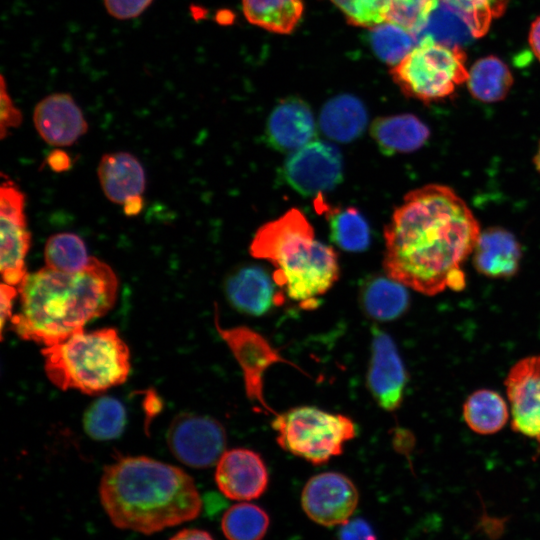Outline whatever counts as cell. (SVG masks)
<instances>
[{
    "label": "cell",
    "instance_id": "obj_27",
    "mask_svg": "<svg viewBox=\"0 0 540 540\" xmlns=\"http://www.w3.org/2000/svg\"><path fill=\"white\" fill-rule=\"evenodd\" d=\"M466 82L475 99L484 103H495L508 95L513 76L508 66L498 57L486 56L473 64Z\"/></svg>",
    "mask_w": 540,
    "mask_h": 540
},
{
    "label": "cell",
    "instance_id": "obj_33",
    "mask_svg": "<svg viewBox=\"0 0 540 540\" xmlns=\"http://www.w3.org/2000/svg\"><path fill=\"white\" fill-rule=\"evenodd\" d=\"M370 31L372 50L391 67L401 62L417 45L410 30L390 21H384Z\"/></svg>",
    "mask_w": 540,
    "mask_h": 540
},
{
    "label": "cell",
    "instance_id": "obj_39",
    "mask_svg": "<svg viewBox=\"0 0 540 540\" xmlns=\"http://www.w3.org/2000/svg\"><path fill=\"white\" fill-rule=\"evenodd\" d=\"M339 540H377L371 525L362 518L348 520L342 524Z\"/></svg>",
    "mask_w": 540,
    "mask_h": 540
},
{
    "label": "cell",
    "instance_id": "obj_45",
    "mask_svg": "<svg viewBox=\"0 0 540 540\" xmlns=\"http://www.w3.org/2000/svg\"><path fill=\"white\" fill-rule=\"evenodd\" d=\"M533 163H534V166H535L537 172L540 174V142H539V145L537 147V151L535 153V156L533 158Z\"/></svg>",
    "mask_w": 540,
    "mask_h": 540
},
{
    "label": "cell",
    "instance_id": "obj_35",
    "mask_svg": "<svg viewBox=\"0 0 540 540\" xmlns=\"http://www.w3.org/2000/svg\"><path fill=\"white\" fill-rule=\"evenodd\" d=\"M352 26L371 29L387 20L389 0H329Z\"/></svg>",
    "mask_w": 540,
    "mask_h": 540
},
{
    "label": "cell",
    "instance_id": "obj_38",
    "mask_svg": "<svg viewBox=\"0 0 540 540\" xmlns=\"http://www.w3.org/2000/svg\"><path fill=\"white\" fill-rule=\"evenodd\" d=\"M153 0H103L107 13L117 20H131L143 14Z\"/></svg>",
    "mask_w": 540,
    "mask_h": 540
},
{
    "label": "cell",
    "instance_id": "obj_1",
    "mask_svg": "<svg viewBox=\"0 0 540 540\" xmlns=\"http://www.w3.org/2000/svg\"><path fill=\"white\" fill-rule=\"evenodd\" d=\"M481 233L474 213L451 187L427 184L409 191L384 227L388 277L421 294L465 287L463 263Z\"/></svg>",
    "mask_w": 540,
    "mask_h": 540
},
{
    "label": "cell",
    "instance_id": "obj_41",
    "mask_svg": "<svg viewBox=\"0 0 540 540\" xmlns=\"http://www.w3.org/2000/svg\"><path fill=\"white\" fill-rule=\"evenodd\" d=\"M50 168L56 172L67 170L71 166L70 157L61 150H55L48 156Z\"/></svg>",
    "mask_w": 540,
    "mask_h": 540
},
{
    "label": "cell",
    "instance_id": "obj_37",
    "mask_svg": "<svg viewBox=\"0 0 540 540\" xmlns=\"http://www.w3.org/2000/svg\"><path fill=\"white\" fill-rule=\"evenodd\" d=\"M0 102V136L1 139H4L8 134L9 129L18 127L21 124L22 113L15 106L11 96L9 95L3 75H1Z\"/></svg>",
    "mask_w": 540,
    "mask_h": 540
},
{
    "label": "cell",
    "instance_id": "obj_40",
    "mask_svg": "<svg viewBox=\"0 0 540 540\" xmlns=\"http://www.w3.org/2000/svg\"><path fill=\"white\" fill-rule=\"evenodd\" d=\"M0 297H1V334L3 335V330L5 328V323L11 320L12 318V307L13 301L17 296L19 291L16 290L15 286L8 285L6 283L1 284L0 288Z\"/></svg>",
    "mask_w": 540,
    "mask_h": 540
},
{
    "label": "cell",
    "instance_id": "obj_18",
    "mask_svg": "<svg viewBox=\"0 0 540 540\" xmlns=\"http://www.w3.org/2000/svg\"><path fill=\"white\" fill-rule=\"evenodd\" d=\"M314 229L306 216L292 208L279 218L262 225L250 244V254L275 265L301 243L314 239Z\"/></svg>",
    "mask_w": 540,
    "mask_h": 540
},
{
    "label": "cell",
    "instance_id": "obj_20",
    "mask_svg": "<svg viewBox=\"0 0 540 540\" xmlns=\"http://www.w3.org/2000/svg\"><path fill=\"white\" fill-rule=\"evenodd\" d=\"M97 176L104 195L116 204H124L145 191L144 168L129 152L104 154L97 167Z\"/></svg>",
    "mask_w": 540,
    "mask_h": 540
},
{
    "label": "cell",
    "instance_id": "obj_12",
    "mask_svg": "<svg viewBox=\"0 0 540 540\" xmlns=\"http://www.w3.org/2000/svg\"><path fill=\"white\" fill-rule=\"evenodd\" d=\"M359 493L353 481L339 472H323L305 484L301 504L314 522L332 527L342 525L355 511Z\"/></svg>",
    "mask_w": 540,
    "mask_h": 540
},
{
    "label": "cell",
    "instance_id": "obj_13",
    "mask_svg": "<svg viewBox=\"0 0 540 540\" xmlns=\"http://www.w3.org/2000/svg\"><path fill=\"white\" fill-rule=\"evenodd\" d=\"M367 383L381 408L395 411L400 407L407 384V372L395 342L379 329L373 330Z\"/></svg>",
    "mask_w": 540,
    "mask_h": 540
},
{
    "label": "cell",
    "instance_id": "obj_34",
    "mask_svg": "<svg viewBox=\"0 0 540 540\" xmlns=\"http://www.w3.org/2000/svg\"><path fill=\"white\" fill-rule=\"evenodd\" d=\"M458 11L470 25L475 38L483 36L500 17L509 0H441Z\"/></svg>",
    "mask_w": 540,
    "mask_h": 540
},
{
    "label": "cell",
    "instance_id": "obj_25",
    "mask_svg": "<svg viewBox=\"0 0 540 540\" xmlns=\"http://www.w3.org/2000/svg\"><path fill=\"white\" fill-rule=\"evenodd\" d=\"M406 288L388 276L374 277L368 280L361 290L362 307L372 319L395 320L408 309L409 294Z\"/></svg>",
    "mask_w": 540,
    "mask_h": 540
},
{
    "label": "cell",
    "instance_id": "obj_44",
    "mask_svg": "<svg viewBox=\"0 0 540 540\" xmlns=\"http://www.w3.org/2000/svg\"><path fill=\"white\" fill-rule=\"evenodd\" d=\"M124 212L127 216L137 215L143 207L142 196H135L127 200L124 204Z\"/></svg>",
    "mask_w": 540,
    "mask_h": 540
},
{
    "label": "cell",
    "instance_id": "obj_31",
    "mask_svg": "<svg viewBox=\"0 0 540 540\" xmlns=\"http://www.w3.org/2000/svg\"><path fill=\"white\" fill-rule=\"evenodd\" d=\"M126 424V411L116 398L104 396L94 401L83 417L85 432L95 440L118 438Z\"/></svg>",
    "mask_w": 540,
    "mask_h": 540
},
{
    "label": "cell",
    "instance_id": "obj_5",
    "mask_svg": "<svg viewBox=\"0 0 540 540\" xmlns=\"http://www.w3.org/2000/svg\"><path fill=\"white\" fill-rule=\"evenodd\" d=\"M272 427L282 449L315 465L340 455L345 444L356 436L352 419L313 406L277 415Z\"/></svg>",
    "mask_w": 540,
    "mask_h": 540
},
{
    "label": "cell",
    "instance_id": "obj_42",
    "mask_svg": "<svg viewBox=\"0 0 540 540\" xmlns=\"http://www.w3.org/2000/svg\"><path fill=\"white\" fill-rule=\"evenodd\" d=\"M169 540H214V538L205 530L188 528L178 531Z\"/></svg>",
    "mask_w": 540,
    "mask_h": 540
},
{
    "label": "cell",
    "instance_id": "obj_32",
    "mask_svg": "<svg viewBox=\"0 0 540 540\" xmlns=\"http://www.w3.org/2000/svg\"><path fill=\"white\" fill-rule=\"evenodd\" d=\"M91 256L81 237L62 232L51 235L44 247L46 266L64 273H75L84 269Z\"/></svg>",
    "mask_w": 540,
    "mask_h": 540
},
{
    "label": "cell",
    "instance_id": "obj_4",
    "mask_svg": "<svg viewBox=\"0 0 540 540\" xmlns=\"http://www.w3.org/2000/svg\"><path fill=\"white\" fill-rule=\"evenodd\" d=\"M44 369L59 389L93 395L124 383L130 351L114 328L79 330L66 340L44 346Z\"/></svg>",
    "mask_w": 540,
    "mask_h": 540
},
{
    "label": "cell",
    "instance_id": "obj_26",
    "mask_svg": "<svg viewBox=\"0 0 540 540\" xmlns=\"http://www.w3.org/2000/svg\"><path fill=\"white\" fill-rule=\"evenodd\" d=\"M246 20L271 33H292L302 19L303 0H241Z\"/></svg>",
    "mask_w": 540,
    "mask_h": 540
},
{
    "label": "cell",
    "instance_id": "obj_6",
    "mask_svg": "<svg viewBox=\"0 0 540 540\" xmlns=\"http://www.w3.org/2000/svg\"><path fill=\"white\" fill-rule=\"evenodd\" d=\"M390 74L405 96L427 104L453 95L469 71L463 47L423 42L391 67Z\"/></svg>",
    "mask_w": 540,
    "mask_h": 540
},
{
    "label": "cell",
    "instance_id": "obj_24",
    "mask_svg": "<svg viewBox=\"0 0 540 540\" xmlns=\"http://www.w3.org/2000/svg\"><path fill=\"white\" fill-rule=\"evenodd\" d=\"M368 122L367 110L357 97L349 94L329 99L321 109L319 125L330 139L348 143L358 138Z\"/></svg>",
    "mask_w": 540,
    "mask_h": 540
},
{
    "label": "cell",
    "instance_id": "obj_28",
    "mask_svg": "<svg viewBox=\"0 0 540 540\" xmlns=\"http://www.w3.org/2000/svg\"><path fill=\"white\" fill-rule=\"evenodd\" d=\"M463 418L468 427L481 435L500 431L508 420V407L496 391L480 389L473 392L463 405Z\"/></svg>",
    "mask_w": 540,
    "mask_h": 540
},
{
    "label": "cell",
    "instance_id": "obj_2",
    "mask_svg": "<svg viewBox=\"0 0 540 540\" xmlns=\"http://www.w3.org/2000/svg\"><path fill=\"white\" fill-rule=\"evenodd\" d=\"M118 287L115 272L96 257L75 273L45 266L28 273L18 287L21 306L10 320L11 329L44 346L60 343L105 315L115 304Z\"/></svg>",
    "mask_w": 540,
    "mask_h": 540
},
{
    "label": "cell",
    "instance_id": "obj_9",
    "mask_svg": "<svg viewBox=\"0 0 540 540\" xmlns=\"http://www.w3.org/2000/svg\"><path fill=\"white\" fill-rule=\"evenodd\" d=\"M167 444L183 464L207 468L217 463L225 452L226 432L212 417L184 413L172 420L167 431Z\"/></svg>",
    "mask_w": 540,
    "mask_h": 540
},
{
    "label": "cell",
    "instance_id": "obj_7",
    "mask_svg": "<svg viewBox=\"0 0 540 540\" xmlns=\"http://www.w3.org/2000/svg\"><path fill=\"white\" fill-rule=\"evenodd\" d=\"M274 282L303 308L312 309L339 277L335 250L315 238L305 241L275 265Z\"/></svg>",
    "mask_w": 540,
    "mask_h": 540
},
{
    "label": "cell",
    "instance_id": "obj_16",
    "mask_svg": "<svg viewBox=\"0 0 540 540\" xmlns=\"http://www.w3.org/2000/svg\"><path fill=\"white\" fill-rule=\"evenodd\" d=\"M33 123L39 136L57 147L74 144L88 130L82 110L74 98L64 92L42 98L34 107Z\"/></svg>",
    "mask_w": 540,
    "mask_h": 540
},
{
    "label": "cell",
    "instance_id": "obj_21",
    "mask_svg": "<svg viewBox=\"0 0 540 540\" xmlns=\"http://www.w3.org/2000/svg\"><path fill=\"white\" fill-rule=\"evenodd\" d=\"M225 293L237 310L253 316L267 313L278 298L273 280L259 266H245L230 274Z\"/></svg>",
    "mask_w": 540,
    "mask_h": 540
},
{
    "label": "cell",
    "instance_id": "obj_3",
    "mask_svg": "<svg viewBox=\"0 0 540 540\" xmlns=\"http://www.w3.org/2000/svg\"><path fill=\"white\" fill-rule=\"evenodd\" d=\"M100 502L114 526L150 535L197 518L202 501L181 468L128 456L104 468Z\"/></svg>",
    "mask_w": 540,
    "mask_h": 540
},
{
    "label": "cell",
    "instance_id": "obj_29",
    "mask_svg": "<svg viewBox=\"0 0 540 540\" xmlns=\"http://www.w3.org/2000/svg\"><path fill=\"white\" fill-rule=\"evenodd\" d=\"M330 236L341 249L362 252L370 244L371 234L368 222L354 207L335 209L328 214Z\"/></svg>",
    "mask_w": 540,
    "mask_h": 540
},
{
    "label": "cell",
    "instance_id": "obj_11",
    "mask_svg": "<svg viewBox=\"0 0 540 540\" xmlns=\"http://www.w3.org/2000/svg\"><path fill=\"white\" fill-rule=\"evenodd\" d=\"M282 175L291 188L304 196L330 191L342 181V156L332 144L312 140L290 153Z\"/></svg>",
    "mask_w": 540,
    "mask_h": 540
},
{
    "label": "cell",
    "instance_id": "obj_23",
    "mask_svg": "<svg viewBox=\"0 0 540 540\" xmlns=\"http://www.w3.org/2000/svg\"><path fill=\"white\" fill-rule=\"evenodd\" d=\"M370 132L379 149L387 155L414 152L430 137L429 127L408 113L377 118Z\"/></svg>",
    "mask_w": 540,
    "mask_h": 540
},
{
    "label": "cell",
    "instance_id": "obj_17",
    "mask_svg": "<svg viewBox=\"0 0 540 540\" xmlns=\"http://www.w3.org/2000/svg\"><path fill=\"white\" fill-rule=\"evenodd\" d=\"M316 135V125L310 106L301 98L281 100L270 113L265 140L279 152H290L311 142Z\"/></svg>",
    "mask_w": 540,
    "mask_h": 540
},
{
    "label": "cell",
    "instance_id": "obj_43",
    "mask_svg": "<svg viewBox=\"0 0 540 540\" xmlns=\"http://www.w3.org/2000/svg\"><path fill=\"white\" fill-rule=\"evenodd\" d=\"M529 44L534 55L540 61V16L531 24L529 31Z\"/></svg>",
    "mask_w": 540,
    "mask_h": 540
},
{
    "label": "cell",
    "instance_id": "obj_15",
    "mask_svg": "<svg viewBox=\"0 0 540 540\" xmlns=\"http://www.w3.org/2000/svg\"><path fill=\"white\" fill-rule=\"evenodd\" d=\"M215 481L227 498L249 501L259 498L266 491L269 476L258 453L235 448L225 451L218 460Z\"/></svg>",
    "mask_w": 540,
    "mask_h": 540
},
{
    "label": "cell",
    "instance_id": "obj_8",
    "mask_svg": "<svg viewBox=\"0 0 540 540\" xmlns=\"http://www.w3.org/2000/svg\"><path fill=\"white\" fill-rule=\"evenodd\" d=\"M0 233L3 282L19 287L28 274L25 257L31 245V233L26 222L25 195L4 176L0 188Z\"/></svg>",
    "mask_w": 540,
    "mask_h": 540
},
{
    "label": "cell",
    "instance_id": "obj_19",
    "mask_svg": "<svg viewBox=\"0 0 540 540\" xmlns=\"http://www.w3.org/2000/svg\"><path fill=\"white\" fill-rule=\"evenodd\" d=\"M471 256L480 274L489 278H509L519 270L522 248L512 232L494 226L481 230Z\"/></svg>",
    "mask_w": 540,
    "mask_h": 540
},
{
    "label": "cell",
    "instance_id": "obj_30",
    "mask_svg": "<svg viewBox=\"0 0 540 540\" xmlns=\"http://www.w3.org/2000/svg\"><path fill=\"white\" fill-rule=\"evenodd\" d=\"M270 519L260 506L252 503H238L223 515L221 528L228 540H262Z\"/></svg>",
    "mask_w": 540,
    "mask_h": 540
},
{
    "label": "cell",
    "instance_id": "obj_36",
    "mask_svg": "<svg viewBox=\"0 0 540 540\" xmlns=\"http://www.w3.org/2000/svg\"><path fill=\"white\" fill-rule=\"evenodd\" d=\"M433 0H389L387 20L412 31Z\"/></svg>",
    "mask_w": 540,
    "mask_h": 540
},
{
    "label": "cell",
    "instance_id": "obj_22",
    "mask_svg": "<svg viewBox=\"0 0 540 540\" xmlns=\"http://www.w3.org/2000/svg\"><path fill=\"white\" fill-rule=\"evenodd\" d=\"M416 43L432 42L463 47L475 38L466 19L441 0H433L418 24L411 31Z\"/></svg>",
    "mask_w": 540,
    "mask_h": 540
},
{
    "label": "cell",
    "instance_id": "obj_14",
    "mask_svg": "<svg viewBox=\"0 0 540 540\" xmlns=\"http://www.w3.org/2000/svg\"><path fill=\"white\" fill-rule=\"evenodd\" d=\"M512 429L540 444V355L518 361L505 380Z\"/></svg>",
    "mask_w": 540,
    "mask_h": 540
},
{
    "label": "cell",
    "instance_id": "obj_10",
    "mask_svg": "<svg viewBox=\"0 0 540 540\" xmlns=\"http://www.w3.org/2000/svg\"><path fill=\"white\" fill-rule=\"evenodd\" d=\"M215 325L238 362L244 380L245 391L251 402L261 409L274 413L263 395V378L269 367L276 363H290L281 356L261 334L246 326L223 328L216 316Z\"/></svg>",
    "mask_w": 540,
    "mask_h": 540
}]
</instances>
